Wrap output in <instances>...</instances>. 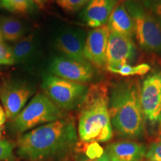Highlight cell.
I'll return each mask as SVG.
<instances>
[{
	"mask_svg": "<svg viewBox=\"0 0 161 161\" xmlns=\"http://www.w3.org/2000/svg\"><path fill=\"white\" fill-rule=\"evenodd\" d=\"M25 28L21 21L11 17H0V33L3 40L16 43L25 37Z\"/></svg>",
	"mask_w": 161,
	"mask_h": 161,
	"instance_id": "e0dca14e",
	"label": "cell"
},
{
	"mask_svg": "<svg viewBox=\"0 0 161 161\" xmlns=\"http://www.w3.org/2000/svg\"><path fill=\"white\" fill-rule=\"evenodd\" d=\"M83 161H109V159H108V156H107L104 152V154H102V156H100L99 158H90V159H88V160H83Z\"/></svg>",
	"mask_w": 161,
	"mask_h": 161,
	"instance_id": "484cf974",
	"label": "cell"
},
{
	"mask_svg": "<svg viewBox=\"0 0 161 161\" xmlns=\"http://www.w3.org/2000/svg\"><path fill=\"white\" fill-rule=\"evenodd\" d=\"M95 68L88 62H80L64 56L53 59L49 70L53 75L63 79L85 84L91 82L95 77Z\"/></svg>",
	"mask_w": 161,
	"mask_h": 161,
	"instance_id": "9c48e42d",
	"label": "cell"
},
{
	"mask_svg": "<svg viewBox=\"0 0 161 161\" xmlns=\"http://www.w3.org/2000/svg\"><path fill=\"white\" fill-rule=\"evenodd\" d=\"M127 11L132 18L134 36L142 49L161 55V23L139 0H125Z\"/></svg>",
	"mask_w": 161,
	"mask_h": 161,
	"instance_id": "5b68a950",
	"label": "cell"
},
{
	"mask_svg": "<svg viewBox=\"0 0 161 161\" xmlns=\"http://www.w3.org/2000/svg\"><path fill=\"white\" fill-rule=\"evenodd\" d=\"M145 158L149 161H161V141L158 140L150 145Z\"/></svg>",
	"mask_w": 161,
	"mask_h": 161,
	"instance_id": "7402d4cb",
	"label": "cell"
},
{
	"mask_svg": "<svg viewBox=\"0 0 161 161\" xmlns=\"http://www.w3.org/2000/svg\"><path fill=\"white\" fill-rule=\"evenodd\" d=\"M86 35L80 29H66L56 37L55 46L62 56L80 62H87L84 55Z\"/></svg>",
	"mask_w": 161,
	"mask_h": 161,
	"instance_id": "7c38bea8",
	"label": "cell"
},
{
	"mask_svg": "<svg viewBox=\"0 0 161 161\" xmlns=\"http://www.w3.org/2000/svg\"><path fill=\"white\" fill-rule=\"evenodd\" d=\"M140 102L146 124L159 130L161 125V72L148 74L140 84Z\"/></svg>",
	"mask_w": 161,
	"mask_h": 161,
	"instance_id": "52a82bcc",
	"label": "cell"
},
{
	"mask_svg": "<svg viewBox=\"0 0 161 161\" xmlns=\"http://www.w3.org/2000/svg\"><path fill=\"white\" fill-rule=\"evenodd\" d=\"M6 121H7V118H6L5 110H4L3 107L0 105V131L3 130Z\"/></svg>",
	"mask_w": 161,
	"mask_h": 161,
	"instance_id": "d4e9b609",
	"label": "cell"
},
{
	"mask_svg": "<svg viewBox=\"0 0 161 161\" xmlns=\"http://www.w3.org/2000/svg\"><path fill=\"white\" fill-rule=\"evenodd\" d=\"M136 48L131 38L110 32L107 48L106 69L111 72L135 59Z\"/></svg>",
	"mask_w": 161,
	"mask_h": 161,
	"instance_id": "30bf717a",
	"label": "cell"
},
{
	"mask_svg": "<svg viewBox=\"0 0 161 161\" xmlns=\"http://www.w3.org/2000/svg\"><path fill=\"white\" fill-rule=\"evenodd\" d=\"M14 160V145L5 139L0 138V160L13 161Z\"/></svg>",
	"mask_w": 161,
	"mask_h": 161,
	"instance_id": "44dd1931",
	"label": "cell"
},
{
	"mask_svg": "<svg viewBox=\"0 0 161 161\" xmlns=\"http://www.w3.org/2000/svg\"><path fill=\"white\" fill-rule=\"evenodd\" d=\"M36 5L38 6L40 8H44L46 6V0H33Z\"/></svg>",
	"mask_w": 161,
	"mask_h": 161,
	"instance_id": "4316f807",
	"label": "cell"
},
{
	"mask_svg": "<svg viewBox=\"0 0 161 161\" xmlns=\"http://www.w3.org/2000/svg\"><path fill=\"white\" fill-rule=\"evenodd\" d=\"M109 111L113 130L119 137L127 140L143 137L146 124L137 80H119L110 87Z\"/></svg>",
	"mask_w": 161,
	"mask_h": 161,
	"instance_id": "7a4b0ae2",
	"label": "cell"
},
{
	"mask_svg": "<svg viewBox=\"0 0 161 161\" xmlns=\"http://www.w3.org/2000/svg\"><path fill=\"white\" fill-rule=\"evenodd\" d=\"M41 88L43 93L64 112L79 109L89 86L50 75L43 78Z\"/></svg>",
	"mask_w": 161,
	"mask_h": 161,
	"instance_id": "8992f818",
	"label": "cell"
},
{
	"mask_svg": "<svg viewBox=\"0 0 161 161\" xmlns=\"http://www.w3.org/2000/svg\"><path fill=\"white\" fill-rule=\"evenodd\" d=\"M159 140H160V141H161V135H160V136H159Z\"/></svg>",
	"mask_w": 161,
	"mask_h": 161,
	"instance_id": "f546056e",
	"label": "cell"
},
{
	"mask_svg": "<svg viewBox=\"0 0 161 161\" xmlns=\"http://www.w3.org/2000/svg\"><path fill=\"white\" fill-rule=\"evenodd\" d=\"M36 4L33 0H0V8L18 14H28L35 11Z\"/></svg>",
	"mask_w": 161,
	"mask_h": 161,
	"instance_id": "ac0fdd59",
	"label": "cell"
},
{
	"mask_svg": "<svg viewBox=\"0 0 161 161\" xmlns=\"http://www.w3.org/2000/svg\"><path fill=\"white\" fill-rule=\"evenodd\" d=\"M117 0H90L80 13V18L92 29L106 25Z\"/></svg>",
	"mask_w": 161,
	"mask_h": 161,
	"instance_id": "4fadbf2b",
	"label": "cell"
},
{
	"mask_svg": "<svg viewBox=\"0 0 161 161\" xmlns=\"http://www.w3.org/2000/svg\"><path fill=\"white\" fill-rule=\"evenodd\" d=\"M147 161H149V160H147Z\"/></svg>",
	"mask_w": 161,
	"mask_h": 161,
	"instance_id": "4dcf8cb0",
	"label": "cell"
},
{
	"mask_svg": "<svg viewBox=\"0 0 161 161\" xmlns=\"http://www.w3.org/2000/svg\"><path fill=\"white\" fill-rule=\"evenodd\" d=\"M158 134H159V136L161 135V125H160V128H159V130H158Z\"/></svg>",
	"mask_w": 161,
	"mask_h": 161,
	"instance_id": "83f0119b",
	"label": "cell"
},
{
	"mask_svg": "<svg viewBox=\"0 0 161 161\" xmlns=\"http://www.w3.org/2000/svg\"><path fill=\"white\" fill-rule=\"evenodd\" d=\"M14 64H25L35 55V39L33 35H29L10 46Z\"/></svg>",
	"mask_w": 161,
	"mask_h": 161,
	"instance_id": "2e32d148",
	"label": "cell"
},
{
	"mask_svg": "<svg viewBox=\"0 0 161 161\" xmlns=\"http://www.w3.org/2000/svg\"><path fill=\"white\" fill-rule=\"evenodd\" d=\"M33 90L26 82L5 79L0 84V101L7 120L11 121L25 108Z\"/></svg>",
	"mask_w": 161,
	"mask_h": 161,
	"instance_id": "ba28073f",
	"label": "cell"
},
{
	"mask_svg": "<svg viewBox=\"0 0 161 161\" xmlns=\"http://www.w3.org/2000/svg\"><path fill=\"white\" fill-rule=\"evenodd\" d=\"M0 64L3 65H13L14 64L13 56L9 46L0 40Z\"/></svg>",
	"mask_w": 161,
	"mask_h": 161,
	"instance_id": "603a6c76",
	"label": "cell"
},
{
	"mask_svg": "<svg viewBox=\"0 0 161 161\" xmlns=\"http://www.w3.org/2000/svg\"><path fill=\"white\" fill-rule=\"evenodd\" d=\"M78 138L75 121L65 116L21 134L17 140V153L27 161L59 158L75 148Z\"/></svg>",
	"mask_w": 161,
	"mask_h": 161,
	"instance_id": "6da1fadb",
	"label": "cell"
},
{
	"mask_svg": "<svg viewBox=\"0 0 161 161\" xmlns=\"http://www.w3.org/2000/svg\"><path fill=\"white\" fill-rule=\"evenodd\" d=\"M109 92L105 81L89 86L78 115V134L81 142H105L112 139Z\"/></svg>",
	"mask_w": 161,
	"mask_h": 161,
	"instance_id": "3957f363",
	"label": "cell"
},
{
	"mask_svg": "<svg viewBox=\"0 0 161 161\" xmlns=\"http://www.w3.org/2000/svg\"><path fill=\"white\" fill-rule=\"evenodd\" d=\"M58 5L68 12H75L85 7L90 0H55Z\"/></svg>",
	"mask_w": 161,
	"mask_h": 161,
	"instance_id": "ffe728a7",
	"label": "cell"
},
{
	"mask_svg": "<svg viewBox=\"0 0 161 161\" xmlns=\"http://www.w3.org/2000/svg\"><path fill=\"white\" fill-rule=\"evenodd\" d=\"M3 37H2V35H1V33H0V40H3Z\"/></svg>",
	"mask_w": 161,
	"mask_h": 161,
	"instance_id": "f1b7e54d",
	"label": "cell"
},
{
	"mask_svg": "<svg viewBox=\"0 0 161 161\" xmlns=\"http://www.w3.org/2000/svg\"><path fill=\"white\" fill-rule=\"evenodd\" d=\"M109 33L106 25L92 29L86 35L84 49V58L88 63L98 69L106 68Z\"/></svg>",
	"mask_w": 161,
	"mask_h": 161,
	"instance_id": "8fae6325",
	"label": "cell"
},
{
	"mask_svg": "<svg viewBox=\"0 0 161 161\" xmlns=\"http://www.w3.org/2000/svg\"><path fill=\"white\" fill-rule=\"evenodd\" d=\"M63 110L58 108L45 94L38 92L13 119L9 121L10 131L21 134L42 125L65 117Z\"/></svg>",
	"mask_w": 161,
	"mask_h": 161,
	"instance_id": "277c9868",
	"label": "cell"
},
{
	"mask_svg": "<svg viewBox=\"0 0 161 161\" xmlns=\"http://www.w3.org/2000/svg\"><path fill=\"white\" fill-rule=\"evenodd\" d=\"M107 26L110 32L131 39L134 36V23L124 3L116 5L114 8L108 19Z\"/></svg>",
	"mask_w": 161,
	"mask_h": 161,
	"instance_id": "9a60e30c",
	"label": "cell"
},
{
	"mask_svg": "<svg viewBox=\"0 0 161 161\" xmlns=\"http://www.w3.org/2000/svg\"><path fill=\"white\" fill-rule=\"evenodd\" d=\"M151 69V66L148 64H141L136 66H131L130 64L125 65L119 69L113 70V73L119 74L122 76L130 75H145Z\"/></svg>",
	"mask_w": 161,
	"mask_h": 161,
	"instance_id": "d6986e66",
	"label": "cell"
},
{
	"mask_svg": "<svg viewBox=\"0 0 161 161\" xmlns=\"http://www.w3.org/2000/svg\"><path fill=\"white\" fill-rule=\"evenodd\" d=\"M142 2L161 23V0H142Z\"/></svg>",
	"mask_w": 161,
	"mask_h": 161,
	"instance_id": "cb8c5ba5",
	"label": "cell"
},
{
	"mask_svg": "<svg viewBox=\"0 0 161 161\" xmlns=\"http://www.w3.org/2000/svg\"><path fill=\"white\" fill-rule=\"evenodd\" d=\"M143 144L132 141H121L109 144L104 150L109 161H141L146 154Z\"/></svg>",
	"mask_w": 161,
	"mask_h": 161,
	"instance_id": "5bb4252c",
	"label": "cell"
}]
</instances>
